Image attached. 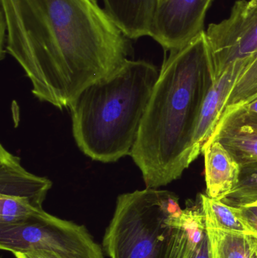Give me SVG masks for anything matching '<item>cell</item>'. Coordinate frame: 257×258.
<instances>
[{
  "label": "cell",
  "mask_w": 257,
  "mask_h": 258,
  "mask_svg": "<svg viewBox=\"0 0 257 258\" xmlns=\"http://www.w3.org/2000/svg\"><path fill=\"white\" fill-rule=\"evenodd\" d=\"M6 51L21 67L41 102L59 110L87 86L119 71L131 39L98 0H0Z\"/></svg>",
  "instance_id": "cell-1"
},
{
  "label": "cell",
  "mask_w": 257,
  "mask_h": 258,
  "mask_svg": "<svg viewBox=\"0 0 257 258\" xmlns=\"http://www.w3.org/2000/svg\"><path fill=\"white\" fill-rule=\"evenodd\" d=\"M168 52L130 154L146 188L167 186L196 160L195 132L202 104L214 83L206 32Z\"/></svg>",
  "instance_id": "cell-2"
},
{
  "label": "cell",
  "mask_w": 257,
  "mask_h": 258,
  "mask_svg": "<svg viewBox=\"0 0 257 258\" xmlns=\"http://www.w3.org/2000/svg\"><path fill=\"white\" fill-rule=\"evenodd\" d=\"M158 75L153 63L130 59L78 94L69 109L74 140L86 156L111 163L131 154Z\"/></svg>",
  "instance_id": "cell-3"
},
{
  "label": "cell",
  "mask_w": 257,
  "mask_h": 258,
  "mask_svg": "<svg viewBox=\"0 0 257 258\" xmlns=\"http://www.w3.org/2000/svg\"><path fill=\"white\" fill-rule=\"evenodd\" d=\"M173 192L146 188L117 197L103 238L110 258H165L172 217L182 212Z\"/></svg>",
  "instance_id": "cell-4"
},
{
  "label": "cell",
  "mask_w": 257,
  "mask_h": 258,
  "mask_svg": "<svg viewBox=\"0 0 257 258\" xmlns=\"http://www.w3.org/2000/svg\"><path fill=\"white\" fill-rule=\"evenodd\" d=\"M3 251H44L60 258H104L103 247L82 224L45 210L19 225L0 226Z\"/></svg>",
  "instance_id": "cell-5"
},
{
  "label": "cell",
  "mask_w": 257,
  "mask_h": 258,
  "mask_svg": "<svg viewBox=\"0 0 257 258\" xmlns=\"http://www.w3.org/2000/svg\"><path fill=\"white\" fill-rule=\"evenodd\" d=\"M206 32L214 68V81L236 60L257 53V0L235 2L227 18Z\"/></svg>",
  "instance_id": "cell-6"
},
{
  "label": "cell",
  "mask_w": 257,
  "mask_h": 258,
  "mask_svg": "<svg viewBox=\"0 0 257 258\" xmlns=\"http://www.w3.org/2000/svg\"><path fill=\"white\" fill-rule=\"evenodd\" d=\"M214 0H158L150 37L164 51L177 49L203 30L205 17Z\"/></svg>",
  "instance_id": "cell-7"
},
{
  "label": "cell",
  "mask_w": 257,
  "mask_h": 258,
  "mask_svg": "<svg viewBox=\"0 0 257 258\" xmlns=\"http://www.w3.org/2000/svg\"><path fill=\"white\" fill-rule=\"evenodd\" d=\"M211 141H219L241 166L257 163V113L243 105L228 110L219 120Z\"/></svg>",
  "instance_id": "cell-8"
},
{
  "label": "cell",
  "mask_w": 257,
  "mask_h": 258,
  "mask_svg": "<svg viewBox=\"0 0 257 258\" xmlns=\"http://www.w3.org/2000/svg\"><path fill=\"white\" fill-rule=\"evenodd\" d=\"M52 185L49 179L27 171L18 156L0 146V196L24 200L36 209H43Z\"/></svg>",
  "instance_id": "cell-9"
},
{
  "label": "cell",
  "mask_w": 257,
  "mask_h": 258,
  "mask_svg": "<svg viewBox=\"0 0 257 258\" xmlns=\"http://www.w3.org/2000/svg\"><path fill=\"white\" fill-rule=\"evenodd\" d=\"M249 57L236 60L229 65L217 80H214L202 104L193 140L195 159L203 152L205 144L212 136L221 114L222 109L240 73Z\"/></svg>",
  "instance_id": "cell-10"
},
{
  "label": "cell",
  "mask_w": 257,
  "mask_h": 258,
  "mask_svg": "<svg viewBox=\"0 0 257 258\" xmlns=\"http://www.w3.org/2000/svg\"><path fill=\"white\" fill-rule=\"evenodd\" d=\"M202 153L205 156L207 196L222 200L238 184L241 166L219 141H208Z\"/></svg>",
  "instance_id": "cell-11"
},
{
  "label": "cell",
  "mask_w": 257,
  "mask_h": 258,
  "mask_svg": "<svg viewBox=\"0 0 257 258\" xmlns=\"http://www.w3.org/2000/svg\"><path fill=\"white\" fill-rule=\"evenodd\" d=\"M172 232L165 258H191L207 233L202 205L189 206L172 217Z\"/></svg>",
  "instance_id": "cell-12"
},
{
  "label": "cell",
  "mask_w": 257,
  "mask_h": 258,
  "mask_svg": "<svg viewBox=\"0 0 257 258\" xmlns=\"http://www.w3.org/2000/svg\"><path fill=\"white\" fill-rule=\"evenodd\" d=\"M104 9L131 39L150 36L158 0H102Z\"/></svg>",
  "instance_id": "cell-13"
},
{
  "label": "cell",
  "mask_w": 257,
  "mask_h": 258,
  "mask_svg": "<svg viewBox=\"0 0 257 258\" xmlns=\"http://www.w3.org/2000/svg\"><path fill=\"white\" fill-rule=\"evenodd\" d=\"M207 227V226H206ZM214 258H257V237L207 227Z\"/></svg>",
  "instance_id": "cell-14"
},
{
  "label": "cell",
  "mask_w": 257,
  "mask_h": 258,
  "mask_svg": "<svg viewBox=\"0 0 257 258\" xmlns=\"http://www.w3.org/2000/svg\"><path fill=\"white\" fill-rule=\"evenodd\" d=\"M200 202L207 227L221 231L244 233L257 237V233L236 216L231 206L225 204L221 200H214L202 194Z\"/></svg>",
  "instance_id": "cell-15"
},
{
  "label": "cell",
  "mask_w": 257,
  "mask_h": 258,
  "mask_svg": "<svg viewBox=\"0 0 257 258\" xmlns=\"http://www.w3.org/2000/svg\"><path fill=\"white\" fill-rule=\"evenodd\" d=\"M256 98L257 53L249 57L244 69L238 75L225 101L220 119L228 110L245 105Z\"/></svg>",
  "instance_id": "cell-16"
},
{
  "label": "cell",
  "mask_w": 257,
  "mask_h": 258,
  "mask_svg": "<svg viewBox=\"0 0 257 258\" xmlns=\"http://www.w3.org/2000/svg\"><path fill=\"white\" fill-rule=\"evenodd\" d=\"M231 207H241L257 202V163L241 166L239 181L221 200Z\"/></svg>",
  "instance_id": "cell-17"
},
{
  "label": "cell",
  "mask_w": 257,
  "mask_h": 258,
  "mask_svg": "<svg viewBox=\"0 0 257 258\" xmlns=\"http://www.w3.org/2000/svg\"><path fill=\"white\" fill-rule=\"evenodd\" d=\"M42 210L24 200L0 196V226L19 225Z\"/></svg>",
  "instance_id": "cell-18"
},
{
  "label": "cell",
  "mask_w": 257,
  "mask_h": 258,
  "mask_svg": "<svg viewBox=\"0 0 257 258\" xmlns=\"http://www.w3.org/2000/svg\"><path fill=\"white\" fill-rule=\"evenodd\" d=\"M234 213L247 227L257 233V204L247 205L241 207H232Z\"/></svg>",
  "instance_id": "cell-19"
},
{
  "label": "cell",
  "mask_w": 257,
  "mask_h": 258,
  "mask_svg": "<svg viewBox=\"0 0 257 258\" xmlns=\"http://www.w3.org/2000/svg\"><path fill=\"white\" fill-rule=\"evenodd\" d=\"M191 258H214L212 245H211V241L209 235H208V230L205 233V237H204L200 246L196 250V252Z\"/></svg>",
  "instance_id": "cell-20"
},
{
  "label": "cell",
  "mask_w": 257,
  "mask_h": 258,
  "mask_svg": "<svg viewBox=\"0 0 257 258\" xmlns=\"http://www.w3.org/2000/svg\"><path fill=\"white\" fill-rule=\"evenodd\" d=\"M12 254L15 258H60L44 251H14Z\"/></svg>",
  "instance_id": "cell-21"
},
{
  "label": "cell",
  "mask_w": 257,
  "mask_h": 258,
  "mask_svg": "<svg viewBox=\"0 0 257 258\" xmlns=\"http://www.w3.org/2000/svg\"><path fill=\"white\" fill-rule=\"evenodd\" d=\"M243 106H244L247 110L257 113V98L256 99L253 100V101H250V102L247 103L245 105Z\"/></svg>",
  "instance_id": "cell-22"
},
{
  "label": "cell",
  "mask_w": 257,
  "mask_h": 258,
  "mask_svg": "<svg viewBox=\"0 0 257 258\" xmlns=\"http://www.w3.org/2000/svg\"><path fill=\"white\" fill-rule=\"evenodd\" d=\"M256 203V204H257V202H256V203ZM255 203H253V204H255Z\"/></svg>",
  "instance_id": "cell-23"
}]
</instances>
